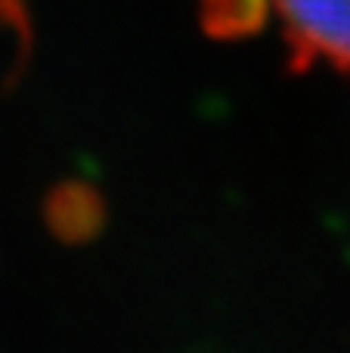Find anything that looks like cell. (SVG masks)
Here are the masks:
<instances>
[{
	"label": "cell",
	"mask_w": 350,
	"mask_h": 353,
	"mask_svg": "<svg viewBox=\"0 0 350 353\" xmlns=\"http://www.w3.org/2000/svg\"><path fill=\"white\" fill-rule=\"evenodd\" d=\"M295 68H350V0H270Z\"/></svg>",
	"instance_id": "obj_1"
},
{
	"label": "cell",
	"mask_w": 350,
	"mask_h": 353,
	"mask_svg": "<svg viewBox=\"0 0 350 353\" xmlns=\"http://www.w3.org/2000/svg\"><path fill=\"white\" fill-rule=\"evenodd\" d=\"M205 28L214 37H245L264 25L270 0H198Z\"/></svg>",
	"instance_id": "obj_2"
}]
</instances>
